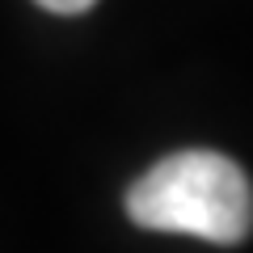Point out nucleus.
Segmentation results:
<instances>
[{
	"mask_svg": "<svg viewBox=\"0 0 253 253\" xmlns=\"http://www.w3.org/2000/svg\"><path fill=\"white\" fill-rule=\"evenodd\" d=\"M34 4H42L46 13H59V17H76V13L93 9L97 0H34Z\"/></svg>",
	"mask_w": 253,
	"mask_h": 253,
	"instance_id": "nucleus-2",
	"label": "nucleus"
},
{
	"mask_svg": "<svg viewBox=\"0 0 253 253\" xmlns=\"http://www.w3.org/2000/svg\"><path fill=\"white\" fill-rule=\"evenodd\" d=\"M126 215L148 232L241 245L253 228V186L236 161L190 148L156 161L126 190Z\"/></svg>",
	"mask_w": 253,
	"mask_h": 253,
	"instance_id": "nucleus-1",
	"label": "nucleus"
}]
</instances>
